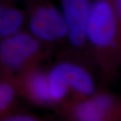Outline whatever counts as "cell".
Wrapping results in <instances>:
<instances>
[{
	"instance_id": "2",
	"label": "cell",
	"mask_w": 121,
	"mask_h": 121,
	"mask_svg": "<svg viewBox=\"0 0 121 121\" xmlns=\"http://www.w3.org/2000/svg\"><path fill=\"white\" fill-rule=\"evenodd\" d=\"M116 14L110 0H95L91 4L86 39L92 44L106 48L113 43L117 34Z\"/></svg>"
},
{
	"instance_id": "10",
	"label": "cell",
	"mask_w": 121,
	"mask_h": 121,
	"mask_svg": "<svg viewBox=\"0 0 121 121\" xmlns=\"http://www.w3.org/2000/svg\"><path fill=\"white\" fill-rule=\"evenodd\" d=\"M7 121H33V118L29 116H24V115H20V116H15L6 119Z\"/></svg>"
},
{
	"instance_id": "9",
	"label": "cell",
	"mask_w": 121,
	"mask_h": 121,
	"mask_svg": "<svg viewBox=\"0 0 121 121\" xmlns=\"http://www.w3.org/2000/svg\"><path fill=\"white\" fill-rule=\"evenodd\" d=\"M14 97L13 87L8 83L0 84V110H4L12 103Z\"/></svg>"
},
{
	"instance_id": "8",
	"label": "cell",
	"mask_w": 121,
	"mask_h": 121,
	"mask_svg": "<svg viewBox=\"0 0 121 121\" xmlns=\"http://www.w3.org/2000/svg\"><path fill=\"white\" fill-rule=\"evenodd\" d=\"M30 86L32 95L40 102H51L52 97L50 94L48 78L44 75L36 73L34 75L30 82Z\"/></svg>"
},
{
	"instance_id": "1",
	"label": "cell",
	"mask_w": 121,
	"mask_h": 121,
	"mask_svg": "<svg viewBox=\"0 0 121 121\" xmlns=\"http://www.w3.org/2000/svg\"><path fill=\"white\" fill-rule=\"evenodd\" d=\"M47 78L52 100L64 98L69 88L83 95H90L95 90L90 75L81 67L69 63L55 66Z\"/></svg>"
},
{
	"instance_id": "3",
	"label": "cell",
	"mask_w": 121,
	"mask_h": 121,
	"mask_svg": "<svg viewBox=\"0 0 121 121\" xmlns=\"http://www.w3.org/2000/svg\"><path fill=\"white\" fill-rule=\"evenodd\" d=\"M30 30L35 37L44 41H55L67 36L65 19L56 8L42 5L35 9L30 20Z\"/></svg>"
},
{
	"instance_id": "5",
	"label": "cell",
	"mask_w": 121,
	"mask_h": 121,
	"mask_svg": "<svg viewBox=\"0 0 121 121\" xmlns=\"http://www.w3.org/2000/svg\"><path fill=\"white\" fill-rule=\"evenodd\" d=\"M62 15L68 29L69 40L81 47L86 40V26L90 10V0H60Z\"/></svg>"
},
{
	"instance_id": "7",
	"label": "cell",
	"mask_w": 121,
	"mask_h": 121,
	"mask_svg": "<svg viewBox=\"0 0 121 121\" xmlns=\"http://www.w3.org/2000/svg\"><path fill=\"white\" fill-rule=\"evenodd\" d=\"M22 22L23 16L19 10L0 3V38L16 33Z\"/></svg>"
},
{
	"instance_id": "6",
	"label": "cell",
	"mask_w": 121,
	"mask_h": 121,
	"mask_svg": "<svg viewBox=\"0 0 121 121\" xmlns=\"http://www.w3.org/2000/svg\"><path fill=\"white\" fill-rule=\"evenodd\" d=\"M112 99L106 95H100L78 105L75 116L79 121L102 120L112 104Z\"/></svg>"
},
{
	"instance_id": "4",
	"label": "cell",
	"mask_w": 121,
	"mask_h": 121,
	"mask_svg": "<svg viewBox=\"0 0 121 121\" xmlns=\"http://www.w3.org/2000/svg\"><path fill=\"white\" fill-rule=\"evenodd\" d=\"M39 48L37 40L26 33H15L0 43V59L3 63L16 69L35 55Z\"/></svg>"
}]
</instances>
